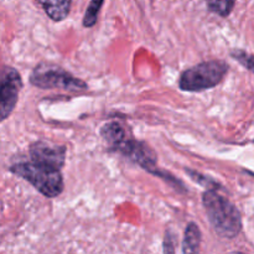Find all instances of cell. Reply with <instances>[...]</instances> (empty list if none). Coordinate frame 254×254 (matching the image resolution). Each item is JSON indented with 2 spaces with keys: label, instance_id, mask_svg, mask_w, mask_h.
I'll return each mask as SVG.
<instances>
[{
  "label": "cell",
  "instance_id": "1",
  "mask_svg": "<svg viewBox=\"0 0 254 254\" xmlns=\"http://www.w3.org/2000/svg\"><path fill=\"white\" fill-rule=\"evenodd\" d=\"M202 203L213 230L223 238H235L242 230L240 211L228 198L216 190H207L202 196Z\"/></svg>",
  "mask_w": 254,
  "mask_h": 254
},
{
  "label": "cell",
  "instance_id": "2",
  "mask_svg": "<svg viewBox=\"0 0 254 254\" xmlns=\"http://www.w3.org/2000/svg\"><path fill=\"white\" fill-rule=\"evenodd\" d=\"M9 170L19 178L31 184L46 197H57L64 191V178L61 170L42 165L34 161L15 164Z\"/></svg>",
  "mask_w": 254,
  "mask_h": 254
},
{
  "label": "cell",
  "instance_id": "3",
  "mask_svg": "<svg viewBox=\"0 0 254 254\" xmlns=\"http://www.w3.org/2000/svg\"><path fill=\"white\" fill-rule=\"evenodd\" d=\"M228 72V64L221 60L205 61L185 69L179 79V87L185 92H201L217 86Z\"/></svg>",
  "mask_w": 254,
  "mask_h": 254
},
{
  "label": "cell",
  "instance_id": "4",
  "mask_svg": "<svg viewBox=\"0 0 254 254\" xmlns=\"http://www.w3.org/2000/svg\"><path fill=\"white\" fill-rule=\"evenodd\" d=\"M30 82L42 89H66V91H86L87 84L82 79L72 76L59 66L52 64H40L32 71Z\"/></svg>",
  "mask_w": 254,
  "mask_h": 254
},
{
  "label": "cell",
  "instance_id": "5",
  "mask_svg": "<svg viewBox=\"0 0 254 254\" xmlns=\"http://www.w3.org/2000/svg\"><path fill=\"white\" fill-rule=\"evenodd\" d=\"M22 87L21 76L14 67H5L0 83V118L5 121L16 106L19 92Z\"/></svg>",
  "mask_w": 254,
  "mask_h": 254
},
{
  "label": "cell",
  "instance_id": "6",
  "mask_svg": "<svg viewBox=\"0 0 254 254\" xmlns=\"http://www.w3.org/2000/svg\"><path fill=\"white\" fill-rule=\"evenodd\" d=\"M116 150L128 156L129 159L135 161L141 168L150 171L151 174L159 175V171L156 170V154L154 153L150 146L146 145L143 141L129 138L123 144H121Z\"/></svg>",
  "mask_w": 254,
  "mask_h": 254
},
{
  "label": "cell",
  "instance_id": "7",
  "mask_svg": "<svg viewBox=\"0 0 254 254\" xmlns=\"http://www.w3.org/2000/svg\"><path fill=\"white\" fill-rule=\"evenodd\" d=\"M31 161L61 170L66 159V148L39 140L30 146Z\"/></svg>",
  "mask_w": 254,
  "mask_h": 254
},
{
  "label": "cell",
  "instance_id": "8",
  "mask_svg": "<svg viewBox=\"0 0 254 254\" xmlns=\"http://www.w3.org/2000/svg\"><path fill=\"white\" fill-rule=\"evenodd\" d=\"M37 2L54 21H62L71 11L72 0H37Z\"/></svg>",
  "mask_w": 254,
  "mask_h": 254
},
{
  "label": "cell",
  "instance_id": "9",
  "mask_svg": "<svg viewBox=\"0 0 254 254\" xmlns=\"http://www.w3.org/2000/svg\"><path fill=\"white\" fill-rule=\"evenodd\" d=\"M101 135L109 144L112 150H116L121 144L127 140V133L123 127L117 122H109L101 129Z\"/></svg>",
  "mask_w": 254,
  "mask_h": 254
},
{
  "label": "cell",
  "instance_id": "10",
  "mask_svg": "<svg viewBox=\"0 0 254 254\" xmlns=\"http://www.w3.org/2000/svg\"><path fill=\"white\" fill-rule=\"evenodd\" d=\"M201 231L195 222H190L185 230L183 241L184 254H200Z\"/></svg>",
  "mask_w": 254,
  "mask_h": 254
},
{
  "label": "cell",
  "instance_id": "11",
  "mask_svg": "<svg viewBox=\"0 0 254 254\" xmlns=\"http://www.w3.org/2000/svg\"><path fill=\"white\" fill-rule=\"evenodd\" d=\"M206 2L210 11L222 17H227L235 7L236 0H206Z\"/></svg>",
  "mask_w": 254,
  "mask_h": 254
},
{
  "label": "cell",
  "instance_id": "12",
  "mask_svg": "<svg viewBox=\"0 0 254 254\" xmlns=\"http://www.w3.org/2000/svg\"><path fill=\"white\" fill-rule=\"evenodd\" d=\"M103 2L104 0H91L83 17L84 27H92L96 25L97 20H98L99 11H101L102 6H103Z\"/></svg>",
  "mask_w": 254,
  "mask_h": 254
},
{
  "label": "cell",
  "instance_id": "13",
  "mask_svg": "<svg viewBox=\"0 0 254 254\" xmlns=\"http://www.w3.org/2000/svg\"><path fill=\"white\" fill-rule=\"evenodd\" d=\"M233 56V59L237 60L241 64L246 67L247 69L252 71L254 73V56L253 55L247 54V52L242 51V50H236V51H232L231 54Z\"/></svg>",
  "mask_w": 254,
  "mask_h": 254
},
{
  "label": "cell",
  "instance_id": "14",
  "mask_svg": "<svg viewBox=\"0 0 254 254\" xmlns=\"http://www.w3.org/2000/svg\"><path fill=\"white\" fill-rule=\"evenodd\" d=\"M164 252L165 254H175V248H174V238L170 231L166 232L165 240H164Z\"/></svg>",
  "mask_w": 254,
  "mask_h": 254
},
{
  "label": "cell",
  "instance_id": "15",
  "mask_svg": "<svg viewBox=\"0 0 254 254\" xmlns=\"http://www.w3.org/2000/svg\"><path fill=\"white\" fill-rule=\"evenodd\" d=\"M230 254H245V253H242V252H232V253H230Z\"/></svg>",
  "mask_w": 254,
  "mask_h": 254
}]
</instances>
